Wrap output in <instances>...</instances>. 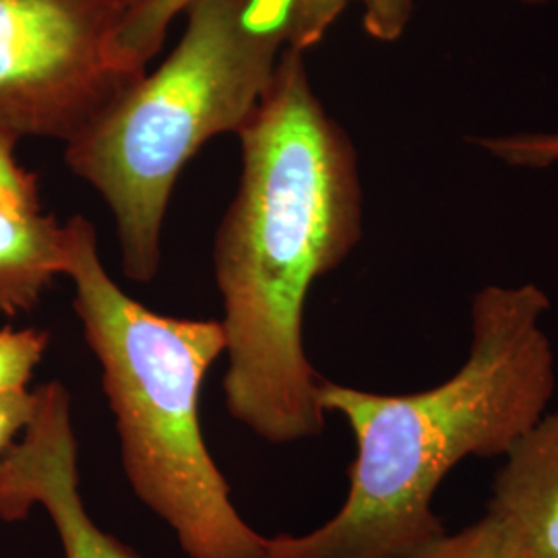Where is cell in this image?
<instances>
[{"mask_svg": "<svg viewBox=\"0 0 558 558\" xmlns=\"http://www.w3.org/2000/svg\"><path fill=\"white\" fill-rule=\"evenodd\" d=\"M548 311L536 283H493L472 300L470 354L451 379L408 396L320 379V408L356 439L348 499L304 536L265 539L263 558H405L449 534L433 511L447 474L465 458H505L546 414L557 387Z\"/></svg>", "mask_w": 558, "mask_h": 558, "instance_id": "7a4b0ae2", "label": "cell"}, {"mask_svg": "<svg viewBox=\"0 0 558 558\" xmlns=\"http://www.w3.org/2000/svg\"><path fill=\"white\" fill-rule=\"evenodd\" d=\"M405 558H511L499 530L490 519L484 518L472 523L458 534H445L430 546Z\"/></svg>", "mask_w": 558, "mask_h": 558, "instance_id": "7c38bea8", "label": "cell"}, {"mask_svg": "<svg viewBox=\"0 0 558 558\" xmlns=\"http://www.w3.org/2000/svg\"><path fill=\"white\" fill-rule=\"evenodd\" d=\"M69 257L66 226L41 209L0 205V315L32 311Z\"/></svg>", "mask_w": 558, "mask_h": 558, "instance_id": "9c48e42d", "label": "cell"}, {"mask_svg": "<svg viewBox=\"0 0 558 558\" xmlns=\"http://www.w3.org/2000/svg\"><path fill=\"white\" fill-rule=\"evenodd\" d=\"M64 226V276L73 279V308L100 360L135 495L170 525L189 558H263L267 538L240 515L201 433V385L226 354L220 320L149 311L106 274L96 228L83 216Z\"/></svg>", "mask_w": 558, "mask_h": 558, "instance_id": "3957f363", "label": "cell"}, {"mask_svg": "<svg viewBox=\"0 0 558 558\" xmlns=\"http://www.w3.org/2000/svg\"><path fill=\"white\" fill-rule=\"evenodd\" d=\"M20 135L0 124V205L41 209L38 179L15 160Z\"/></svg>", "mask_w": 558, "mask_h": 558, "instance_id": "4fadbf2b", "label": "cell"}, {"mask_svg": "<svg viewBox=\"0 0 558 558\" xmlns=\"http://www.w3.org/2000/svg\"><path fill=\"white\" fill-rule=\"evenodd\" d=\"M71 398L59 380L38 389V410L21 442L0 459V519L21 521L40 505L52 519L64 558H141L104 532L80 493Z\"/></svg>", "mask_w": 558, "mask_h": 558, "instance_id": "8992f818", "label": "cell"}, {"mask_svg": "<svg viewBox=\"0 0 558 558\" xmlns=\"http://www.w3.org/2000/svg\"><path fill=\"white\" fill-rule=\"evenodd\" d=\"M521 4H527V7H539V4H550V2H558V0H518Z\"/></svg>", "mask_w": 558, "mask_h": 558, "instance_id": "9a60e30c", "label": "cell"}, {"mask_svg": "<svg viewBox=\"0 0 558 558\" xmlns=\"http://www.w3.org/2000/svg\"><path fill=\"white\" fill-rule=\"evenodd\" d=\"M186 32L83 133L66 163L112 209L126 278L149 283L182 168L216 135L239 133L294 41L292 0H193Z\"/></svg>", "mask_w": 558, "mask_h": 558, "instance_id": "277c9868", "label": "cell"}, {"mask_svg": "<svg viewBox=\"0 0 558 558\" xmlns=\"http://www.w3.org/2000/svg\"><path fill=\"white\" fill-rule=\"evenodd\" d=\"M486 518L511 558H558V412L519 437L505 456Z\"/></svg>", "mask_w": 558, "mask_h": 558, "instance_id": "52a82bcc", "label": "cell"}, {"mask_svg": "<svg viewBox=\"0 0 558 558\" xmlns=\"http://www.w3.org/2000/svg\"><path fill=\"white\" fill-rule=\"evenodd\" d=\"M239 137V193L214 251L228 354L223 398L251 433L286 445L325 428L302 319L313 283L362 239L359 156L292 46Z\"/></svg>", "mask_w": 558, "mask_h": 558, "instance_id": "6da1fadb", "label": "cell"}, {"mask_svg": "<svg viewBox=\"0 0 558 558\" xmlns=\"http://www.w3.org/2000/svg\"><path fill=\"white\" fill-rule=\"evenodd\" d=\"M193 0H122L119 46L124 59L145 69L163 44L172 20ZM359 2L362 23L371 38L396 41L414 17L416 0H292L294 41L292 48L308 50L327 34L339 15Z\"/></svg>", "mask_w": 558, "mask_h": 558, "instance_id": "ba28073f", "label": "cell"}, {"mask_svg": "<svg viewBox=\"0 0 558 558\" xmlns=\"http://www.w3.org/2000/svg\"><path fill=\"white\" fill-rule=\"evenodd\" d=\"M122 0H0V124L73 141L145 75L120 52Z\"/></svg>", "mask_w": 558, "mask_h": 558, "instance_id": "5b68a950", "label": "cell"}, {"mask_svg": "<svg viewBox=\"0 0 558 558\" xmlns=\"http://www.w3.org/2000/svg\"><path fill=\"white\" fill-rule=\"evenodd\" d=\"M50 336L40 329H0V396L25 391Z\"/></svg>", "mask_w": 558, "mask_h": 558, "instance_id": "30bf717a", "label": "cell"}, {"mask_svg": "<svg viewBox=\"0 0 558 558\" xmlns=\"http://www.w3.org/2000/svg\"><path fill=\"white\" fill-rule=\"evenodd\" d=\"M486 154L513 168H550L558 163V133H513L497 137H472Z\"/></svg>", "mask_w": 558, "mask_h": 558, "instance_id": "8fae6325", "label": "cell"}, {"mask_svg": "<svg viewBox=\"0 0 558 558\" xmlns=\"http://www.w3.org/2000/svg\"><path fill=\"white\" fill-rule=\"evenodd\" d=\"M38 410L36 391H15L0 396V459L13 447L20 433H25Z\"/></svg>", "mask_w": 558, "mask_h": 558, "instance_id": "5bb4252c", "label": "cell"}]
</instances>
